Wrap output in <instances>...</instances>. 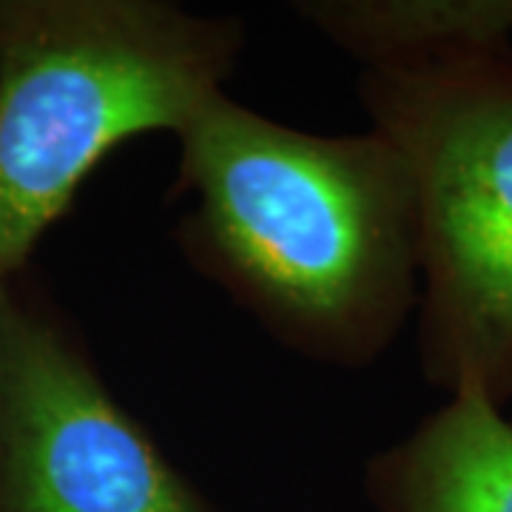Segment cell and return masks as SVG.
I'll return each instance as SVG.
<instances>
[{
    "label": "cell",
    "mask_w": 512,
    "mask_h": 512,
    "mask_svg": "<svg viewBox=\"0 0 512 512\" xmlns=\"http://www.w3.org/2000/svg\"><path fill=\"white\" fill-rule=\"evenodd\" d=\"M174 194L191 265L285 348L376 362L419 305V220L396 146L322 137L214 94L183 128Z\"/></svg>",
    "instance_id": "cell-1"
},
{
    "label": "cell",
    "mask_w": 512,
    "mask_h": 512,
    "mask_svg": "<svg viewBox=\"0 0 512 512\" xmlns=\"http://www.w3.org/2000/svg\"><path fill=\"white\" fill-rule=\"evenodd\" d=\"M239 18L160 0H0V282L114 148L174 137L222 92Z\"/></svg>",
    "instance_id": "cell-2"
},
{
    "label": "cell",
    "mask_w": 512,
    "mask_h": 512,
    "mask_svg": "<svg viewBox=\"0 0 512 512\" xmlns=\"http://www.w3.org/2000/svg\"><path fill=\"white\" fill-rule=\"evenodd\" d=\"M373 128L419 220V362L447 393L512 399V43L365 66Z\"/></svg>",
    "instance_id": "cell-3"
},
{
    "label": "cell",
    "mask_w": 512,
    "mask_h": 512,
    "mask_svg": "<svg viewBox=\"0 0 512 512\" xmlns=\"http://www.w3.org/2000/svg\"><path fill=\"white\" fill-rule=\"evenodd\" d=\"M0 512H214L18 276L0 282Z\"/></svg>",
    "instance_id": "cell-4"
},
{
    "label": "cell",
    "mask_w": 512,
    "mask_h": 512,
    "mask_svg": "<svg viewBox=\"0 0 512 512\" xmlns=\"http://www.w3.org/2000/svg\"><path fill=\"white\" fill-rule=\"evenodd\" d=\"M376 512H512V421L481 390L450 393L367 464Z\"/></svg>",
    "instance_id": "cell-5"
},
{
    "label": "cell",
    "mask_w": 512,
    "mask_h": 512,
    "mask_svg": "<svg viewBox=\"0 0 512 512\" xmlns=\"http://www.w3.org/2000/svg\"><path fill=\"white\" fill-rule=\"evenodd\" d=\"M495 18H498V26L507 40H512V0H495Z\"/></svg>",
    "instance_id": "cell-6"
}]
</instances>
